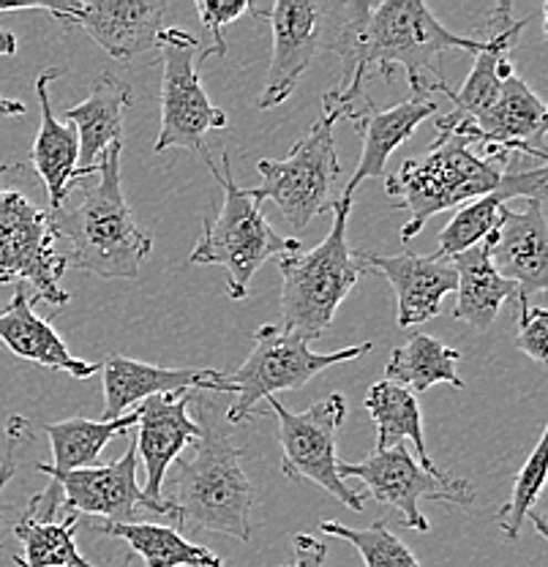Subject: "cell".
I'll return each instance as SVG.
<instances>
[{
  "instance_id": "6da1fadb",
  "label": "cell",
  "mask_w": 548,
  "mask_h": 567,
  "mask_svg": "<svg viewBox=\"0 0 548 567\" xmlns=\"http://www.w3.org/2000/svg\"><path fill=\"white\" fill-rule=\"evenodd\" d=\"M192 406L199 412V440L186 458L178 456L173 486L164 499L175 507V518L186 529L216 532L235 540H251L255 488L246 477L244 453L224 429L214 401L194 393Z\"/></svg>"
},
{
  "instance_id": "7a4b0ae2",
  "label": "cell",
  "mask_w": 548,
  "mask_h": 567,
  "mask_svg": "<svg viewBox=\"0 0 548 567\" xmlns=\"http://www.w3.org/2000/svg\"><path fill=\"white\" fill-rule=\"evenodd\" d=\"M123 142L110 145L99 158L96 181L82 183L76 208L50 210L58 240H66V268L85 270L99 279L134 281L151 254L153 240L128 210L121 186Z\"/></svg>"
},
{
  "instance_id": "3957f363",
  "label": "cell",
  "mask_w": 548,
  "mask_h": 567,
  "mask_svg": "<svg viewBox=\"0 0 548 567\" xmlns=\"http://www.w3.org/2000/svg\"><path fill=\"white\" fill-rule=\"evenodd\" d=\"M510 158L480 156L464 134L440 132L426 156L402 164L387 175V197L396 208L410 213L402 227V240L410 244L432 216L486 197L503 181Z\"/></svg>"
},
{
  "instance_id": "277c9868",
  "label": "cell",
  "mask_w": 548,
  "mask_h": 567,
  "mask_svg": "<svg viewBox=\"0 0 548 567\" xmlns=\"http://www.w3.org/2000/svg\"><path fill=\"white\" fill-rule=\"evenodd\" d=\"M203 158L219 181L224 197L219 216L203 218V238L194 246L188 262L221 268L229 298L246 300L251 279L270 257H290V254L303 251V246L294 238H281L268 224L262 205L246 197V192L232 177L229 153H221V169L216 167L210 156Z\"/></svg>"
},
{
  "instance_id": "5b68a950",
  "label": "cell",
  "mask_w": 548,
  "mask_h": 567,
  "mask_svg": "<svg viewBox=\"0 0 548 567\" xmlns=\"http://www.w3.org/2000/svg\"><path fill=\"white\" fill-rule=\"evenodd\" d=\"M352 199L335 197L333 227L311 251L279 259L281 270V328L303 341L320 339L333 324L335 311L361 279L355 257L347 244V218Z\"/></svg>"
},
{
  "instance_id": "8992f818",
  "label": "cell",
  "mask_w": 548,
  "mask_h": 567,
  "mask_svg": "<svg viewBox=\"0 0 548 567\" xmlns=\"http://www.w3.org/2000/svg\"><path fill=\"white\" fill-rule=\"evenodd\" d=\"M335 117L322 112L320 121L311 126L303 140L294 142L290 156L273 162L262 158L257 164L262 183L255 188H244L246 197L262 205L265 199L279 205L281 216L294 229H306L317 216L333 210L335 183H339L341 164L335 153Z\"/></svg>"
},
{
  "instance_id": "52a82bcc",
  "label": "cell",
  "mask_w": 548,
  "mask_h": 567,
  "mask_svg": "<svg viewBox=\"0 0 548 567\" xmlns=\"http://www.w3.org/2000/svg\"><path fill=\"white\" fill-rule=\"evenodd\" d=\"M371 350H374V344L365 341V344L322 354L311 350L309 341L298 339L290 330L279 328V324H262V328H257L249 358L244 360L238 371L227 374L229 385H235V401L227 415H224V421L229 425L244 423L246 417L255 415L259 401L270 399L279 390H298L309 385L317 374H322L330 365L358 360Z\"/></svg>"
},
{
  "instance_id": "ba28073f",
  "label": "cell",
  "mask_w": 548,
  "mask_h": 567,
  "mask_svg": "<svg viewBox=\"0 0 548 567\" xmlns=\"http://www.w3.org/2000/svg\"><path fill=\"white\" fill-rule=\"evenodd\" d=\"M6 169L0 164V284H28L31 303L66 306L69 292L61 287L66 259L55 248L50 210L6 186Z\"/></svg>"
},
{
  "instance_id": "9c48e42d",
  "label": "cell",
  "mask_w": 548,
  "mask_h": 567,
  "mask_svg": "<svg viewBox=\"0 0 548 567\" xmlns=\"http://www.w3.org/2000/svg\"><path fill=\"white\" fill-rule=\"evenodd\" d=\"M156 50L162 58V126L153 151L186 147L208 156L205 134L227 128V115L210 102L197 71V58L203 61L210 52L199 50V41L180 28H164Z\"/></svg>"
},
{
  "instance_id": "30bf717a",
  "label": "cell",
  "mask_w": 548,
  "mask_h": 567,
  "mask_svg": "<svg viewBox=\"0 0 548 567\" xmlns=\"http://www.w3.org/2000/svg\"><path fill=\"white\" fill-rule=\"evenodd\" d=\"M279 421L281 442V472L292 481H309L322 492L341 502L350 511L361 513L365 496L352 492L339 477V456H335V440L347 415V401L341 393L317 401L303 412H292L281 404L276 395L265 399Z\"/></svg>"
},
{
  "instance_id": "8fae6325",
  "label": "cell",
  "mask_w": 548,
  "mask_h": 567,
  "mask_svg": "<svg viewBox=\"0 0 548 567\" xmlns=\"http://www.w3.org/2000/svg\"><path fill=\"white\" fill-rule=\"evenodd\" d=\"M339 477H358L365 486V499L380 505H391L402 513L404 527L428 532V518L423 516V499H442L453 505H469L475 502V486L469 481H456L442 472H426L404 442L387 447V451H371L358 464L339 461Z\"/></svg>"
},
{
  "instance_id": "7c38bea8",
  "label": "cell",
  "mask_w": 548,
  "mask_h": 567,
  "mask_svg": "<svg viewBox=\"0 0 548 567\" xmlns=\"http://www.w3.org/2000/svg\"><path fill=\"white\" fill-rule=\"evenodd\" d=\"M249 14L265 17L273 28V52L257 104L259 110H276L292 96L294 85L317 52L328 50L333 3L276 0V3H251Z\"/></svg>"
},
{
  "instance_id": "4fadbf2b",
  "label": "cell",
  "mask_w": 548,
  "mask_h": 567,
  "mask_svg": "<svg viewBox=\"0 0 548 567\" xmlns=\"http://www.w3.org/2000/svg\"><path fill=\"white\" fill-rule=\"evenodd\" d=\"M137 447H126L121 458L107 466H87V470L58 472L39 470L50 481H58L63 492V511L87 513V516H102L107 524H137L139 513H156V516H173L175 507L164 502L147 499L137 483Z\"/></svg>"
},
{
  "instance_id": "5bb4252c",
  "label": "cell",
  "mask_w": 548,
  "mask_h": 567,
  "mask_svg": "<svg viewBox=\"0 0 548 567\" xmlns=\"http://www.w3.org/2000/svg\"><path fill=\"white\" fill-rule=\"evenodd\" d=\"M546 104L521 76L513 71L503 80L497 102L488 106L473 123L453 128L473 142L480 156H516L535 158L546 164Z\"/></svg>"
},
{
  "instance_id": "9a60e30c",
  "label": "cell",
  "mask_w": 548,
  "mask_h": 567,
  "mask_svg": "<svg viewBox=\"0 0 548 567\" xmlns=\"http://www.w3.org/2000/svg\"><path fill=\"white\" fill-rule=\"evenodd\" d=\"M164 14L167 3L162 0H74L55 20L69 31L91 35L115 61L132 63L156 50Z\"/></svg>"
},
{
  "instance_id": "2e32d148",
  "label": "cell",
  "mask_w": 548,
  "mask_h": 567,
  "mask_svg": "<svg viewBox=\"0 0 548 567\" xmlns=\"http://www.w3.org/2000/svg\"><path fill=\"white\" fill-rule=\"evenodd\" d=\"M361 274H380L391 281L399 298V328H415L440 317L445 295L456 292V265L451 257L434 254H352Z\"/></svg>"
},
{
  "instance_id": "e0dca14e",
  "label": "cell",
  "mask_w": 548,
  "mask_h": 567,
  "mask_svg": "<svg viewBox=\"0 0 548 567\" xmlns=\"http://www.w3.org/2000/svg\"><path fill=\"white\" fill-rule=\"evenodd\" d=\"M488 259L505 281L516 284L518 303L548 287V227L544 199H527V208L499 210V224L488 235Z\"/></svg>"
},
{
  "instance_id": "ac0fdd59",
  "label": "cell",
  "mask_w": 548,
  "mask_h": 567,
  "mask_svg": "<svg viewBox=\"0 0 548 567\" xmlns=\"http://www.w3.org/2000/svg\"><path fill=\"white\" fill-rule=\"evenodd\" d=\"M104 377V412L102 421H115L145 399L167 393H235L227 374L216 369H164L143 360L112 354L102 365Z\"/></svg>"
},
{
  "instance_id": "d6986e66",
  "label": "cell",
  "mask_w": 548,
  "mask_h": 567,
  "mask_svg": "<svg viewBox=\"0 0 548 567\" xmlns=\"http://www.w3.org/2000/svg\"><path fill=\"white\" fill-rule=\"evenodd\" d=\"M194 393H167L145 399L137 412V458L145 464V496L164 502V481L175 458L199 440V423L192 417Z\"/></svg>"
},
{
  "instance_id": "ffe728a7",
  "label": "cell",
  "mask_w": 548,
  "mask_h": 567,
  "mask_svg": "<svg viewBox=\"0 0 548 567\" xmlns=\"http://www.w3.org/2000/svg\"><path fill=\"white\" fill-rule=\"evenodd\" d=\"M513 6L503 3L492 17L494 33L483 41L480 50L475 52V63L469 76L458 91L442 87L447 99H451L453 110L437 117V132H453V128L473 123L483 112L497 102L499 91H503V80L513 74L510 52L516 50L518 39H521L527 22L513 20Z\"/></svg>"
},
{
  "instance_id": "44dd1931",
  "label": "cell",
  "mask_w": 548,
  "mask_h": 567,
  "mask_svg": "<svg viewBox=\"0 0 548 567\" xmlns=\"http://www.w3.org/2000/svg\"><path fill=\"white\" fill-rule=\"evenodd\" d=\"M132 102V85L112 71H102L91 82V93L85 102L66 112V121L76 128V137H80V158H76L80 181L96 175L99 158L104 156V151L121 142L123 117Z\"/></svg>"
},
{
  "instance_id": "7402d4cb",
  "label": "cell",
  "mask_w": 548,
  "mask_h": 567,
  "mask_svg": "<svg viewBox=\"0 0 548 567\" xmlns=\"http://www.w3.org/2000/svg\"><path fill=\"white\" fill-rule=\"evenodd\" d=\"M546 164H535L533 169H505L503 181L486 197L473 199V203L462 205L456 216L445 224L440 233V254L445 257H456V254L467 251L488 238L499 224V210L513 197L524 199H546Z\"/></svg>"
},
{
  "instance_id": "603a6c76",
  "label": "cell",
  "mask_w": 548,
  "mask_h": 567,
  "mask_svg": "<svg viewBox=\"0 0 548 567\" xmlns=\"http://www.w3.org/2000/svg\"><path fill=\"white\" fill-rule=\"evenodd\" d=\"M0 341L14 352L17 358L31 360V363L44 365L52 371H69L76 380H91L102 365L87 363V360L74 358L69 347L63 344L61 336L55 333L46 319L37 317L31 298H28L25 287H17L14 298L9 300L3 311H0Z\"/></svg>"
},
{
  "instance_id": "cb8c5ba5",
  "label": "cell",
  "mask_w": 548,
  "mask_h": 567,
  "mask_svg": "<svg viewBox=\"0 0 548 567\" xmlns=\"http://www.w3.org/2000/svg\"><path fill=\"white\" fill-rule=\"evenodd\" d=\"M61 69H46L37 80V96L41 106V126L31 151V167L37 169L41 186L46 188L52 210L63 208V199L80 181L76 158H80V137L72 123H61L52 115L50 85L61 76Z\"/></svg>"
},
{
  "instance_id": "d4e9b609",
  "label": "cell",
  "mask_w": 548,
  "mask_h": 567,
  "mask_svg": "<svg viewBox=\"0 0 548 567\" xmlns=\"http://www.w3.org/2000/svg\"><path fill=\"white\" fill-rule=\"evenodd\" d=\"M440 106L428 99H410V102H402L396 106H387V110H371L369 115L358 123L363 134V153L361 162H358V169L352 173L350 181H347L344 192L339 197L352 199L355 188L361 186L369 177H382L385 175L387 158L396 151L402 142L412 137L417 126H421L426 117H432Z\"/></svg>"
},
{
  "instance_id": "484cf974",
  "label": "cell",
  "mask_w": 548,
  "mask_h": 567,
  "mask_svg": "<svg viewBox=\"0 0 548 567\" xmlns=\"http://www.w3.org/2000/svg\"><path fill=\"white\" fill-rule=\"evenodd\" d=\"M456 265V309L453 317L473 330H488L508 300L518 303L516 284L505 281L488 259V240L451 257Z\"/></svg>"
},
{
  "instance_id": "4316f807",
  "label": "cell",
  "mask_w": 548,
  "mask_h": 567,
  "mask_svg": "<svg viewBox=\"0 0 548 567\" xmlns=\"http://www.w3.org/2000/svg\"><path fill=\"white\" fill-rule=\"evenodd\" d=\"M134 425H137V412H128L115 421L66 417V421L46 423L44 434L50 436L52 464H37V470L58 472V475L87 470V466L96 464V458L102 456V451L115 436H123Z\"/></svg>"
},
{
  "instance_id": "83f0119b",
  "label": "cell",
  "mask_w": 548,
  "mask_h": 567,
  "mask_svg": "<svg viewBox=\"0 0 548 567\" xmlns=\"http://www.w3.org/2000/svg\"><path fill=\"white\" fill-rule=\"evenodd\" d=\"M365 410H369L371 421L376 423V451H387V447L410 440L417 447V464L426 472H440L437 464L428 458L421 406H417L415 393L396 385V382H374L365 393Z\"/></svg>"
},
{
  "instance_id": "f1b7e54d",
  "label": "cell",
  "mask_w": 548,
  "mask_h": 567,
  "mask_svg": "<svg viewBox=\"0 0 548 567\" xmlns=\"http://www.w3.org/2000/svg\"><path fill=\"white\" fill-rule=\"evenodd\" d=\"M96 532L126 543L147 567H224L219 554L186 540L178 529L164 524H99Z\"/></svg>"
},
{
  "instance_id": "f546056e",
  "label": "cell",
  "mask_w": 548,
  "mask_h": 567,
  "mask_svg": "<svg viewBox=\"0 0 548 567\" xmlns=\"http://www.w3.org/2000/svg\"><path fill=\"white\" fill-rule=\"evenodd\" d=\"M458 360L462 352L440 344L426 333L410 336V341L391 352L385 365V380L396 382L410 393H426L428 388L447 382L453 388H464L458 377Z\"/></svg>"
},
{
  "instance_id": "4dcf8cb0",
  "label": "cell",
  "mask_w": 548,
  "mask_h": 567,
  "mask_svg": "<svg viewBox=\"0 0 548 567\" xmlns=\"http://www.w3.org/2000/svg\"><path fill=\"white\" fill-rule=\"evenodd\" d=\"M17 540L22 543V554H14V567H93L76 548V513L44 522V518L22 516L14 524Z\"/></svg>"
},
{
  "instance_id": "1f68e13d",
  "label": "cell",
  "mask_w": 548,
  "mask_h": 567,
  "mask_svg": "<svg viewBox=\"0 0 548 567\" xmlns=\"http://www.w3.org/2000/svg\"><path fill=\"white\" fill-rule=\"evenodd\" d=\"M320 529L322 535L352 543L363 557V567H421L415 554L387 529L385 518H380V522L365 529H352L339 522H320Z\"/></svg>"
},
{
  "instance_id": "d6a6232c",
  "label": "cell",
  "mask_w": 548,
  "mask_h": 567,
  "mask_svg": "<svg viewBox=\"0 0 548 567\" xmlns=\"http://www.w3.org/2000/svg\"><path fill=\"white\" fill-rule=\"evenodd\" d=\"M546 445H548V431H544L535 445V451L529 453V458L524 461V466L518 470L516 481H513V492L510 499L505 502L503 511L497 513V524L510 540H516L518 532H521L524 522L533 513L535 502H538L540 492H544L546 483Z\"/></svg>"
},
{
  "instance_id": "836d02e7",
  "label": "cell",
  "mask_w": 548,
  "mask_h": 567,
  "mask_svg": "<svg viewBox=\"0 0 548 567\" xmlns=\"http://www.w3.org/2000/svg\"><path fill=\"white\" fill-rule=\"evenodd\" d=\"M518 350L535 363L548 360V311L544 306L518 303Z\"/></svg>"
},
{
  "instance_id": "e575fe53",
  "label": "cell",
  "mask_w": 548,
  "mask_h": 567,
  "mask_svg": "<svg viewBox=\"0 0 548 567\" xmlns=\"http://www.w3.org/2000/svg\"><path fill=\"white\" fill-rule=\"evenodd\" d=\"M33 440V431L28 417L11 415L3 425V440H0V496L3 488L9 486L11 477L17 475V466H20V451Z\"/></svg>"
},
{
  "instance_id": "d590c367",
  "label": "cell",
  "mask_w": 548,
  "mask_h": 567,
  "mask_svg": "<svg viewBox=\"0 0 548 567\" xmlns=\"http://www.w3.org/2000/svg\"><path fill=\"white\" fill-rule=\"evenodd\" d=\"M251 3H227V0H197V14L203 17V22L208 25V31L214 33V47H210V55H224L227 52V41H224V28L232 25L238 17L249 14Z\"/></svg>"
},
{
  "instance_id": "8d00e7d4",
  "label": "cell",
  "mask_w": 548,
  "mask_h": 567,
  "mask_svg": "<svg viewBox=\"0 0 548 567\" xmlns=\"http://www.w3.org/2000/svg\"><path fill=\"white\" fill-rule=\"evenodd\" d=\"M325 559H328L325 543L306 535V532H300V535H294V563L285 567H325Z\"/></svg>"
},
{
  "instance_id": "74e56055",
  "label": "cell",
  "mask_w": 548,
  "mask_h": 567,
  "mask_svg": "<svg viewBox=\"0 0 548 567\" xmlns=\"http://www.w3.org/2000/svg\"><path fill=\"white\" fill-rule=\"evenodd\" d=\"M17 52V35L9 31H0V58H9ZM9 115H25V104L14 102V99L0 96V117Z\"/></svg>"
}]
</instances>
